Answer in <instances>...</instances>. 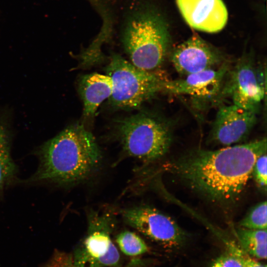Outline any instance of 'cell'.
Masks as SVG:
<instances>
[{"instance_id": "cell-8", "label": "cell", "mask_w": 267, "mask_h": 267, "mask_svg": "<svg viewBox=\"0 0 267 267\" xmlns=\"http://www.w3.org/2000/svg\"><path fill=\"white\" fill-rule=\"evenodd\" d=\"M93 214V213H92ZM87 235L71 255L76 267H116L119 252L110 236L109 218L98 214L89 219Z\"/></svg>"}, {"instance_id": "cell-7", "label": "cell", "mask_w": 267, "mask_h": 267, "mask_svg": "<svg viewBox=\"0 0 267 267\" xmlns=\"http://www.w3.org/2000/svg\"><path fill=\"white\" fill-rule=\"evenodd\" d=\"M125 222L168 251L180 248L188 235L170 217L150 206L130 208L122 212Z\"/></svg>"}, {"instance_id": "cell-17", "label": "cell", "mask_w": 267, "mask_h": 267, "mask_svg": "<svg viewBox=\"0 0 267 267\" xmlns=\"http://www.w3.org/2000/svg\"><path fill=\"white\" fill-rule=\"evenodd\" d=\"M116 243L125 255L135 257L147 253L148 247L144 241L135 233L125 230L117 235Z\"/></svg>"}, {"instance_id": "cell-15", "label": "cell", "mask_w": 267, "mask_h": 267, "mask_svg": "<svg viewBox=\"0 0 267 267\" xmlns=\"http://www.w3.org/2000/svg\"><path fill=\"white\" fill-rule=\"evenodd\" d=\"M17 170L11 156L9 134L6 128L0 123V192L14 178Z\"/></svg>"}, {"instance_id": "cell-1", "label": "cell", "mask_w": 267, "mask_h": 267, "mask_svg": "<svg viewBox=\"0 0 267 267\" xmlns=\"http://www.w3.org/2000/svg\"><path fill=\"white\" fill-rule=\"evenodd\" d=\"M267 153V139L211 150H192L173 163L171 170L192 190L215 203L237 200L251 177L257 159Z\"/></svg>"}, {"instance_id": "cell-13", "label": "cell", "mask_w": 267, "mask_h": 267, "mask_svg": "<svg viewBox=\"0 0 267 267\" xmlns=\"http://www.w3.org/2000/svg\"><path fill=\"white\" fill-rule=\"evenodd\" d=\"M113 84L108 75L91 73L82 76L78 82V91L83 103V115L92 117L101 103L112 93Z\"/></svg>"}, {"instance_id": "cell-18", "label": "cell", "mask_w": 267, "mask_h": 267, "mask_svg": "<svg viewBox=\"0 0 267 267\" xmlns=\"http://www.w3.org/2000/svg\"><path fill=\"white\" fill-rule=\"evenodd\" d=\"M267 210L266 201L257 204L249 210L239 222V226L250 229H267Z\"/></svg>"}, {"instance_id": "cell-9", "label": "cell", "mask_w": 267, "mask_h": 267, "mask_svg": "<svg viewBox=\"0 0 267 267\" xmlns=\"http://www.w3.org/2000/svg\"><path fill=\"white\" fill-rule=\"evenodd\" d=\"M257 113L234 104L220 107L210 133V142L228 146L243 141L256 123Z\"/></svg>"}, {"instance_id": "cell-16", "label": "cell", "mask_w": 267, "mask_h": 267, "mask_svg": "<svg viewBox=\"0 0 267 267\" xmlns=\"http://www.w3.org/2000/svg\"><path fill=\"white\" fill-rule=\"evenodd\" d=\"M220 237L225 250L212 261L209 267H245L243 250L238 243L224 237Z\"/></svg>"}, {"instance_id": "cell-5", "label": "cell", "mask_w": 267, "mask_h": 267, "mask_svg": "<svg viewBox=\"0 0 267 267\" xmlns=\"http://www.w3.org/2000/svg\"><path fill=\"white\" fill-rule=\"evenodd\" d=\"M118 131L125 151L145 162L163 156L172 140V132L167 123L144 113L121 120Z\"/></svg>"}, {"instance_id": "cell-12", "label": "cell", "mask_w": 267, "mask_h": 267, "mask_svg": "<svg viewBox=\"0 0 267 267\" xmlns=\"http://www.w3.org/2000/svg\"><path fill=\"white\" fill-rule=\"evenodd\" d=\"M188 25L196 30L216 33L226 24L228 13L222 0H176Z\"/></svg>"}, {"instance_id": "cell-2", "label": "cell", "mask_w": 267, "mask_h": 267, "mask_svg": "<svg viewBox=\"0 0 267 267\" xmlns=\"http://www.w3.org/2000/svg\"><path fill=\"white\" fill-rule=\"evenodd\" d=\"M39 166L29 182L68 185L87 178L98 166L101 153L93 134L75 124L49 139L36 151Z\"/></svg>"}, {"instance_id": "cell-3", "label": "cell", "mask_w": 267, "mask_h": 267, "mask_svg": "<svg viewBox=\"0 0 267 267\" xmlns=\"http://www.w3.org/2000/svg\"><path fill=\"white\" fill-rule=\"evenodd\" d=\"M124 4L119 28L123 47L134 65L156 70L169 46L167 23L150 0H126Z\"/></svg>"}, {"instance_id": "cell-10", "label": "cell", "mask_w": 267, "mask_h": 267, "mask_svg": "<svg viewBox=\"0 0 267 267\" xmlns=\"http://www.w3.org/2000/svg\"><path fill=\"white\" fill-rule=\"evenodd\" d=\"M171 59L177 72L182 77L216 69L225 63L221 52L197 34L178 45Z\"/></svg>"}, {"instance_id": "cell-19", "label": "cell", "mask_w": 267, "mask_h": 267, "mask_svg": "<svg viewBox=\"0 0 267 267\" xmlns=\"http://www.w3.org/2000/svg\"><path fill=\"white\" fill-rule=\"evenodd\" d=\"M267 153H265L257 159L251 175L257 185L265 192L267 189Z\"/></svg>"}, {"instance_id": "cell-21", "label": "cell", "mask_w": 267, "mask_h": 267, "mask_svg": "<svg viewBox=\"0 0 267 267\" xmlns=\"http://www.w3.org/2000/svg\"><path fill=\"white\" fill-rule=\"evenodd\" d=\"M242 258L245 267H267L266 264L259 262L243 251Z\"/></svg>"}, {"instance_id": "cell-11", "label": "cell", "mask_w": 267, "mask_h": 267, "mask_svg": "<svg viewBox=\"0 0 267 267\" xmlns=\"http://www.w3.org/2000/svg\"><path fill=\"white\" fill-rule=\"evenodd\" d=\"M229 70L228 64L191 74L182 78L168 80L163 91L176 95H188L196 98L210 99L218 96Z\"/></svg>"}, {"instance_id": "cell-20", "label": "cell", "mask_w": 267, "mask_h": 267, "mask_svg": "<svg viewBox=\"0 0 267 267\" xmlns=\"http://www.w3.org/2000/svg\"><path fill=\"white\" fill-rule=\"evenodd\" d=\"M44 267H76L71 261V255L61 252L55 253Z\"/></svg>"}, {"instance_id": "cell-14", "label": "cell", "mask_w": 267, "mask_h": 267, "mask_svg": "<svg viewBox=\"0 0 267 267\" xmlns=\"http://www.w3.org/2000/svg\"><path fill=\"white\" fill-rule=\"evenodd\" d=\"M237 243L248 255L256 259L267 258V229L257 230L238 227L234 229Z\"/></svg>"}, {"instance_id": "cell-4", "label": "cell", "mask_w": 267, "mask_h": 267, "mask_svg": "<svg viewBox=\"0 0 267 267\" xmlns=\"http://www.w3.org/2000/svg\"><path fill=\"white\" fill-rule=\"evenodd\" d=\"M112 81V104L124 109H136L163 91L168 80L156 70L140 69L121 56L113 54L106 68Z\"/></svg>"}, {"instance_id": "cell-6", "label": "cell", "mask_w": 267, "mask_h": 267, "mask_svg": "<svg viewBox=\"0 0 267 267\" xmlns=\"http://www.w3.org/2000/svg\"><path fill=\"white\" fill-rule=\"evenodd\" d=\"M226 77L218 95L230 97L232 104L257 112L266 94V76L252 56L240 58Z\"/></svg>"}]
</instances>
